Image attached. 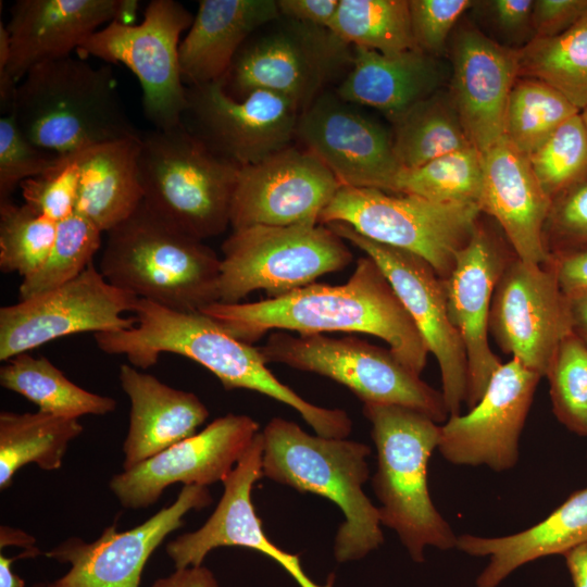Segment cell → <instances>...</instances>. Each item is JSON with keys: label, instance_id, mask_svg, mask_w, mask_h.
<instances>
[{"label": "cell", "instance_id": "46", "mask_svg": "<svg viewBox=\"0 0 587 587\" xmlns=\"http://www.w3.org/2000/svg\"><path fill=\"white\" fill-rule=\"evenodd\" d=\"M470 0H409L412 35L419 49L439 53Z\"/></svg>", "mask_w": 587, "mask_h": 587}, {"label": "cell", "instance_id": "45", "mask_svg": "<svg viewBox=\"0 0 587 587\" xmlns=\"http://www.w3.org/2000/svg\"><path fill=\"white\" fill-rule=\"evenodd\" d=\"M547 230L550 257L587 247V179L552 200Z\"/></svg>", "mask_w": 587, "mask_h": 587}, {"label": "cell", "instance_id": "38", "mask_svg": "<svg viewBox=\"0 0 587 587\" xmlns=\"http://www.w3.org/2000/svg\"><path fill=\"white\" fill-rule=\"evenodd\" d=\"M579 112L551 86L523 78L516 80L509 97L504 137L520 151L530 155L565 121Z\"/></svg>", "mask_w": 587, "mask_h": 587}, {"label": "cell", "instance_id": "25", "mask_svg": "<svg viewBox=\"0 0 587 587\" xmlns=\"http://www.w3.org/2000/svg\"><path fill=\"white\" fill-rule=\"evenodd\" d=\"M450 98L472 143L482 154L504 137L510 93L520 76V50L473 27L455 35Z\"/></svg>", "mask_w": 587, "mask_h": 587}, {"label": "cell", "instance_id": "27", "mask_svg": "<svg viewBox=\"0 0 587 587\" xmlns=\"http://www.w3.org/2000/svg\"><path fill=\"white\" fill-rule=\"evenodd\" d=\"M118 379L130 400L123 471L195 435L209 416L197 395L173 388L132 364L120 366Z\"/></svg>", "mask_w": 587, "mask_h": 587}, {"label": "cell", "instance_id": "55", "mask_svg": "<svg viewBox=\"0 0 587 587\" xmlns=\"http://www.w3.org/2000/svg\"><path fill=\"white\" fill-rule=\"evenodd\" d=\"M36 539L26 532L9 526L0 527V547L16 546L28 549L35 546Z\"/></svg>", "mask_w": 587, "mask_h": 587}, {"label": "cell", "instance_id": "41", "mask_svg": "<svg viewBox=\"0 0 587 587\" xmlns=\"http://www.w3.org/2000/svg\"><path fill=\"white\" fill-rule=\"evenodd\" d=\"M579 113L528 155L538 182L552 200L587 179V129Z\"/></svg>", "mask_w": 587, "mask_h": 587}, {"label": "cell", "instance_id": "40", "mask_svg": "<svg viewBox=\"0 0 587 587\" xmlns=\"http://www.w3.org/2000/svg\"><path fill=\"white\" fill-rule=\"evenodd\" d=\"M58 223L11 200L0 202V270L16 272L22 279L34 274L47 259Z\"/></svg>", "mask_w": 587, "mask_h": 587}, {"label": "cell", "instance_id": "5", "mask_svg": "<svg viewBox=\"0 0 587 587\" xmlns=\"http://www.w3.org/2000/svg\"><path fill=\"white\" fill-rule=\"evenodd\" d=\"M107 234L99 271L111 285L182 312L218 301L221 258L143 201Z\"/></svg>", "mask_w": 587, "mask_h": 587}, {"label": "cell", "instance_id": "30", "mask_svg": "<svg viewBox=\"0 0 587 587\" xmlns=\"http://www.w3.org/2000/svg\"><path fill=\"white\" fill-rule=\"evenodd\" d=\"M587 542V487L573 494L545 520L515 534L483 537L458 536L457 548L489 563L476 587H498L517 567L534 560L567 551Z\"/></svg>", "mask_w": 587, "mask_h": 587}, {"label": "cell", "instance_id": "32", "mask_svg": "<svg viewBox=\"0 0 587 587\" xmlns=\"http://www.w3.org/2000/svg\"><path fill=\"white\" fill-rule=\"evenodd\" d=\"M84 428L74 419L37 411L0 413V489L11 486L15 473L35 463L43 471L62 465L70 442Z\"/></svg>", "mask_w": 587, "mask_h": 587}, {"label": "cell", "instance_id": "6", "mask_svg": "<svg viewBox=\"0 0 587 587\" xmlns=\"http://www.w3.org/2000/svg\"><path fill=\"white\" fill-rule=\"evenodd\" d=\"M377 453L372 485L382 525L392 529L415 562L427 547L457 548L458 536L436 509L428 490L427 466L438 448L440 425L416 410L363 403Z\"/></svg>", "mask_w": 587, "mask_h": 587}, {"label": "cell", "instance_id": "10", "mask_svg": "<svg viewBox=\"0 0 587 587\" xmlns=\"http://www.w3.org/2000/svg\"><path fill=\"white\" fill-rule=\"evenodd\" d=\"M259 350L266 364H285L330 378L346 386L363 403L407 407L438 424L449 417L441 391L422 380L389 349L358 337L275 333Z\"/></svg>", "mask_w": 587, "mask_h": 587}, {"label": "cell", "instance_id": "4", "mask_svg": "<svg viewBox=\"0 0 587 587\" xmlns=\"http://www.w3.org/2000/svg\"><path fill=\"white\" fill-rule=\"evenodd\" d=\"M263 476L339 507L345 521L334 541L338 562L360 560L384 541L378 507L363 491L370 477L367 445L311 435L297 423L273 417L262 430Z\"/></svg>", "mask_w": 587, "mask_h": 587}, {"label": "cell", "instance_id": "53", "mask_svg": "<svg viewBox=\"0 0 587 587\" xmlns=\"http://www.w3.org/2000/svg\"><path fill=\"white\" fill-rule=\"evenodd\" d=\"M40 554V550L34 546L28 549H24L22 553L15 557L8 558L0 554V587H24L25 582L20 578L12 570V564L15 560L23 558H35Z\"/></svg>", "mask_w": 587, "mask_h": 587}, {"label": "cell", "instance_id": "16", "mask_svg": "<svg viewBox=\"0 0 587 587\" xmlns=\"http://www.w3.org/2000/svg\"><path fill=\"white\" fill-rule=\"evenodd\" d=\"M489 332L504 353L546 375L560 342L572 333L569 299L550 262L510 261L494 291Z\"/></svg>", "mask_w": 587, "mask_h": 587}, {"label": "cell", "instance_id": "49", "mask_svg": "<svg viewBox=\"0 0 587 587\" xmlns=\"http://www.w3.org/2000/svg\"><path fill=\"white\" fill-rule=\"evenodd\" d=\"M280 16L329 29L339 0H277Z\"/></svg>", "mask_w": 587, "mask_h": 587}, {"label": "cell", "instance_id": "37", "mask_svg": "<svg viewBox=\"0 0 587 587\" xmlns=\"http://www.w3.org/2000/svg\"><path fill=\"white\" fill-rule=\"evenodd\" d=\"M483 174V154L471 147L414 168H401L387 192L437 202L475 203L479 207Z\"/></svg>", "mask_w": 587, "mask_h": 587}, {"label": "cell", "instance_id": "3", "mask_svg": "<svg viewBox=\"0 0 587 587\" xmlns=\"http://www.w3.org/2000/svg\"><path fill=\"white\" fill-rule=\"evenodd\" d=\"M11 112L30 142L61 155L141 133L126 114L112 67L72 54L32 67Z\"/></svg>", "mask_w": 587, "mask_h": 587}, {"label": "cell", "instance_id": "20", "mask_svg": "<svg viewBox=\"0 0 587 587\" xmlns=\"http://www.w3.org/2000/svg\"><path fill=\"white\" fill-rule=\"evenodd\" d=\"M211 501L208 487L184 485L171 505L136 527L120 532L114 523L92 542L79 537L63 540L46 557L70 563L71 567L62 577L47 583V587H139L152 552L183 526L186 513L201 510Z\"/></svg>", "mask_w": 587, "mask_h": 587}, {"label": "cell", "instance_id": "14", "mask_svg": "<svg viewBox=\"0 0 587 587\" xmlns=\"http://www.w3.org/2000/svg\"><path fill=\"white\" fill-rule=\"evenodd\" d=\"M300 114L279 93L255 89L238 100L217 80L187 87L182 125L217 155L247 166L289 147Z\"/></svg>", "mask_w": 587, "mask_h": 587}, {"label": "cell", "instance_id": "56", "mask_svg": "<svg viewBox=\"0 0 587 587\" xmlns=\"http://www.w3.org/2000/svg\"><path fill=\"white\" fill-rule=\"evenodd\" d=\"M579 114H580V117H582V120H583V122L585 124V127L587 129V108L584 109L583 111H580Z\"/></svg>", "mask_w": 587, "mask_h": 587}, {"label": "cell", "instance_id": "26", "mask_svg": "<svg viewBox=\"0 0 587 587\" xmlns=\"http://www.w3.org/2000/svg\"><path fill=\"white\" fill-rule=\"evenodd\" d=\"M483 160L482 212L499 223L516 258L547 264L550 253L544 232L552 199L538 182L528 155L503 137Z\"/></svg>", "mask_w": 587, "mask_h": 587}, {"label": "cell", "instance_id": "43", "mask_svg": "<svg viewBox=\"0 0 587 587\" xmlns=\"http://www.w3.org/2000/svg\"><path fill=\"white\" fill-rule=\"evenodd\" d=\"M66 158L30 142L20 130L12 112L0 118V202L25 179L48 173Z\"/></svg>", "mask_w": 587, "mask_h": 587}, {"label": "cell", "instance_id": "24", "mask_svg": "<svg viewBox=\"0 0 587 587\" xmlns=\"http://www.w3.org/2000/svg\"><path fill=\"white\" fill-rule=\"evenodd\" d=\"M512 259L501 243L477 224L445 280L449 317L466 354L465 404L469 409L479 401L502 364L489 346V314L495 288Z\"/></svg>", "mask_w": 587, "mask_h": 587}, {"label": "cell", "instance_id": "19", "mask_svg": "<svg viewBox=\"0 0 587 587\" xmlns=\"http://www.w3.org/2000/svg\"><path fill=\"white\" fill-rule=\"evenodd\" d=\"M259 433L245 414L228 413L204 429L114 475L109 488L127 509L154 504L175 483L205 486L223 482Z\"/></svg>", "mask_w": 587, "mask_h": 587}, {"label": "cell", "instance_id": "9", "mask_svg": "<svg viewBox=\"0 0 587 587\" xmlns=\"http://www.w3.org/2000/svg\"><path fill=\"white\" fill-rule=\"evenodd\" d=\"M480 213L475 203L437 202L342 186L322 212L319 224L346 223L369 239L412 252L446 280Z\"/></svg>", "mask_w": 587, "mask_h": 587}, {"label": "cell", "instance_id": "29", "mask_svg": "<svg viewBox=\"0 0 587 587\" xmlns=\"http://www.w3.org/2000/svg\"><path fill=\"white\" fill-rule=\"evenodd\" d=\"M440 65L421 49L396 54L353 47L352 65L337 89L346 102L374 108L394 123L438 90Z\"/></svg>", "mask_w": 587, "mask_h": 587}, {"label": "cell", "instance_id": "13", "mask_svg": "<svg viewBox=\"0 0 587 587\" xmlns=\"http://www.w3.org/2000/svg\"><path fill=\"white\" fill-rule=\"evenodd\" d=\"M138 298L111 285L91 263L78 277L43 295L0 309V360L78 333L135 326L124 317Z\"/></svg>", "mask_w": 587, "mask_h": 587}, {"label": "cell", "instance_id": "28", "mask_svg": "<svg viewBox=\"0 0 587 587\" xmlns=\"http://www.w3.org/2000/svg\"><path fill=\"white\" fill-rule=\"evenodd\" d=\"M279 16L277 0H200L178 49L184 84L222 80L242 45Z\"/></svg>", "mask_w": 587, "mask_h": 587}, {"label": "cell", "instance_id": "22", "mask_svg": "<svg viewBox=\"0 0 587 587\" xmlns=\"http://www.w3.org/2000/svg\"><path fill=\"white\" fill-rule=\"evenodd\" d=\"M296 138L341 187L388 188L402 168L392 136L337 93L324 92L299 116Z\"/></svg>", "mask_w": 587, "mask_h": 587}, {"label": "cell", "instance_id": "18", "mask_svg": "<svg viewBox=\"0 0 587 587\" xmlns=\"http://www.w3.org/2000/svg\"><path fill=\"white\" fill-rule=\"evenodd\" d=\"M541 376L511 358L492 375L466 414L440 425L437 450L455 465H485L495 472L515 466L520 438Z\"/></svg>", "mask_w": 587, "mask_h": 587}, {"label": "cell", "instance_id": "12", "mask_svg": "<svg viewBox=\"0 0 587 587\" xmlns=\"http://www.w3.org/2000/svg\"><path fill=\"white\" fill-rule=\"evenodd\" d=\"M192 14L174 0H152L140 24L111 22L77 49L107 63H123L138 78L142 111L157 129L182 125L187 87L179 68V37Z\"/></svg>", "mask_w": 587, "mask_h": 587}, {"label": "cell", "instance_id": "50", "mask_svg": "<svg viewBox=\"0 0 587 587\" xmlns=\"http://www.w3.org/2000/svg\"><path fill=\"white\" fill-rule=\"evenodd\" d=\"M489 8L497 25L505 32L517 33L532 26L533 0H495Z\"/></svg>", "mask_w": 587, "mask_h": 587}, {"label": "cell", "instance_id": "2", "mask_svg": "<svg viewBox=\"0 0 587 587\" xmlns=\"http://www.w3.org/2000/svg\"><path fill=\"white\" fill-rule=\"evenodd\" d=\"M132 312L134 327L93 334L101 351L125 355L133 366L143 370L162 353L179 354L214 374L226 390H253L289 405L316 435L346 438L350 434L352 422L344 410L303 399L272 374L259 347L232 336L207 314L176 311L140 298Z\"/></svg>", "mask_w": 587, "mask_h": 587}, {"label": "cell", "instance_id": "31", "mask_svg": "<svg viewBox=\"0 0 587 587\" xmlns=\"http://www.w3.org/2000/svg\"><path fill=\"white\" fill-rule=\"evenodd\" d=\"M139 140L140 135L74 153L79 170L75 212L102 233L129 217L143 200L138 173Z\"/></svg>", "mask_w": 587, "mask_h": 587}, {"label": "cell", "instance_id": "15", "mask_svg": "<svg viewBox=\"0 0 587 587\" xmlns=\"http://www.w3.org/2000/svg\"><path fill=\"white\" fill-rule=\"evenodd\" d=\"M326 225L373 259L384 272L437 360L449 416L461 414L466 397L467 362L462 339L449 317L445 279L412 252L369 239L346 223Z\"/></svg>", "mask_w": 587, "mask_h": 587}, {"label": "cell", "instance_id": "7", "mask_svg": "<svg viewBox=\"0 0 587 587\" xmlns=\"http://www.w3.org/2000/svg\"><path fill=\"white\" fill-rule=\"evenodd\" d=\"M240 168L210 150L183 125L140 134L138 173L142 201L199 240L217 236L230 225Z\"/></svg>", "mask_w": 587, "mask_h": 587}, {"label": "cell", "instance_id": "36", "mask_svg": "<svg viewBox=\"0 0 587 587\" xmlns=\"http://www.w3.org/2000/svg\"><path fill=\"white\" fill-rule=\"evenodd\" d=\"M341 40L383 54H396L415 45L409 0H339L329 28Z\"/></svg>", "mask_w": 587, "mask_h": 587}, {"label": "cell", "instance_id": "52", "mask_svg": "<svg viewBox=\"0 0 587 587\" xmlns=\"http://www.w3.org/2000/svg\"><path fill=\"white\" fill-rule=\"evenodd\" d=\"M574 587H587V542L564 555Z\"/></svg>", "mask_w": 587, "mask_h": 587}, {"label": "cell", "instance_id": "33", "mask_svg": "<svg viewBox=\"0 0 587 587\" xmlns=\"http://www.w3.org/2000/svg\"><path fill=\"white\" fill-rule=\"evenodd\" d=\"M0 384L38 407V411L78 420L83 415H105L116 401L90 392L71 382L50 360L18 354L0 369Z\"/></svg>", "mask_w": 587, "mask_h": 587}, {"label": "cell", "instance_id": "23", "mask_svg": "<svg viewBox=\"0 0 587 587\" xmlns=\"http://www.w3.org/2000/svg\"><path fill=\"white\" fill-rule=\"evenodd\" d=\"M263 436L259 432L235 469L222 482V497L210 517L198 529L185 533L166 545L176 569L200 566L208 553L220 547L257 550L276 561L299 587H334V576L319 585L304 572L298 554L274 545L264 534L255 513L251 491L262 474Z\"/></svg>", "mask_w": 587, "mask_h": 587}, {"label": "cell", "instance_id": "8", "mask_svg": "<svg viewBox=\"0 0 587 587\" xmlns=\"http://www.w3.org/2000/svg\"><path fill=\"white\" fill-rule=\"evenodd\" d=\"M222 253V303L241 302L255 290H265L271 298L284 296L345 268L353 259L345 240L323 224L233 229Z\"/></svg>", "mask_w": 587, "mask_h": 587}, {"label": "cell", "instance_id": "35", "mask_svg": "<svg viewBox=\"0 0 587 587\" xmlns=\"http://www.w3.org/2000/svg\"><path fill=\"white\" fill-rule=\"evenodd\" d=\"M520 50V75L540 80L577 110L587 108V15L550 37H533Z\"/></svg>", "mask_w": 587, "mask_h": 587}, {"label": "cell", "instance_id": "17", "mask_svg": "<svg viewBox=\"0 0 587 587\" xmlns=\"http://www.w3.org/2000/svg\"><path fill=\"white\" fill-rule=\"evenodd\" d=\"M136 0H17L7 27L10 58L0 73V111H12L15 90L38 63L72 54L99 27L117 21L132 24Z\"/></svg>", "mask_w": 587, "mask_h": 587}, {"label": "cell", "instance_id": "47", "mask_svg": "<svg viewBox=\"0 0 587 587\" xmlns=\"http://www.w3.org/2000/svg\"><path fill=\"white\" fill-rule=\"evenodd\" d=\"M587 15V0H538L534 3V37L555 36Z\"/></svg>", "mask_w": 587, "mask_h": 587}, {"label": "cell", "instance_id": "1", "mask_svg": "<svg viewBox=\"0 0 587 587\" xmlns=\"http://www.w3.org/2000/svg\"><path fill=\"white\" fill-rule=\"evenodd\" d=\"M200 312L252 345L267 330L299 334L362 333L383 339L397 359L421 375L429 353L420 332L384 272L370 257L357 261L341 285L313 283L255 302H214Z\"/></svg>", "mask_w": 587, "mask_h": 587}, {"label": "cell", "instance_id": "54", "mask_svg": "<svg viewBox=\"0 0 587 587\" xmlns=\"http://www.w3.org/2000/svg\"><path fill=\"white\" fill-rule=\"evenodd\" d=\"M567 299L572 332L587 345V294Z\"/></svg>", "mask_w": 587, "mask_h": 587}, {"label": "cell", "instance_id": "42", "mask_svg": "<svg viewBox=\"0 0 587 587\" xmlns=\"http://www.w3.org/2000/svg\"><path fill=\"white\" fill-rule=\"evenodd\" d=\"M545 376L557 420L570 432L587 437V345L573 332L566 335Z\"/></svg>", "mask_w": 587, "mask_h": 587}, {"label": "cell", "instance_id": "57", "mask_svg": "<svg viewBox=\"0 0 587 587\" xmlns=\"http://www.w3.org/2000/svg\"><path fill=\"white\" fill-rule=\"evenodd\" d=\"M34 587H47V583H37Z\"/></svg>", "mask_w": 587, "mask_h": 587}, {"label": "cell", "instance_id": "21", "mask_svg": "<svg viewBox=\"0 0 587 587\" xmlns=\"http://www.w3.org/2000/svg\"><path fill=\"white\" fill-rule=\"evenodd\" d=\"M340 187L315 155L289 146L259 163L241 166L230 226L239 229L254 225L319 224Z\"/></svg>", "mask_w": 587, "mask_h": 587}, {"label": "cell", "instance_id": "34", "mask_svg": "<svg viewBox=\"0 0 587 587\" xmlns=\"http://www.w3.org/2000/svg\"><path fill=\"white\" fill-rule=\"evenodd\" d=\"M392 139L402 168L473 147L450 95L439 90L395 122Z\"/></svg>", "mask_w": 587, "mask_h": 587}, {"label": "cell", "instance_id": "48", "mask_svg": "<svg viewBox=\"0 0 587 587\" xmlns=\"http://www.w3.org/2000/svg\"><path fill=\"white\" fill-rule=\"evenodd\" d=\"M549 262L567 298L587 294V247L553 254Z\"/></svg>", "mask_w": 587, "mask_h": 587}, {"label": "cell", "instance_id": "51", "mask_svg": "<svg viewBox=\"0 0 587 587\" xmlns=\"http://www.w3.org/2000/svg\"><path fill=\"white\" fill-rule=\"evenodd\" d=\"M152 587H221L214 574L205 566L176 569L167 577L157 579Z\"/></svg>", "mask_w": 587, "mask_h": 587}, {"label": "cell", "instance_id": "44", "mask_svg": "<svg viewBox=\"0 0 587 587\" xmlns=\"http://www.w3.org/2000/svg\"><path fill=\"white\" fill-rule=\"evenodd\" d=\"M79 170L75 154L46 174L25 179L20 187L24 203L35 213L59 223L76 211Z\"/></svg>", "mask_w": 587, "mask_h": 587}, {"label": "cell", "instance_id": "11", "mask_svg": "<svg viewBox=\"0 0 587 587\" xmlns=\"http://www.w3.org/2000/svg\"><path fill=\"white\" fill-rule=\"evenodd\" d=\"M266 26L242 45L222 79L232 98L266 89L302 112L339 74L349 72L353 48L332 30L284 16Z\"/></svg>", "mask_w": 587, "mask_h": 587}, {"label": "cell", "instance_id": "39", "mask_svg": "<svg viewBox=\"0 0 587 587\" xmlns=\"http://www.w3.org/2000/svg\"><path fill=\"white\" fill-rule=\"evenodd\" d=\"M101 233L76 212L59 222L47 259L34 274L22 279L20 300L43 295L78 277L92 263L101 246Z\"/></svg>", "mask_w": 587, "mask_h": 587}]
</instances>
